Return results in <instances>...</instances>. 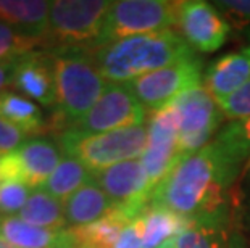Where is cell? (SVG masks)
Listing matches in <instances>:
<instances>
[{
    "label": "cell",
    "instance_id": "3",
    "mask_svg": "<svg viewBox=\"0 0 250 248\" xmlns=\"http://www.w3.org/2000/svg\"><path fill=\"white\" fill-rule=\"evenodd\" d=\"M55 77L58 113L74 124L90 108L107 87L92 54L86 49H58L50 55Z\"/></svg>",
    "mask_w": 250,
    "mask_h": 248
},
{
    "label": "cell",
    "instance_id": "25",
    "mask_svg": "<svg viewBox=\"0 0 250 248\" xmlns=\"http://www.w3.org/2000/svg\"><path fill=\"white\" fill-rule=\"evenodd\" d=\"M234 161L242 165L250 160V118L232 121L213 139Z\"/></svg>",
    "mask_w": 250,
    "mask_h": 248
},
{
    "label": "cell",
    "instance_id": "30",
    "mask_svg": "<svg viewBox=\"0 0 250 248\" xmlns=\"http://www.w3.org/2000/svg\"><path fill=\"white\" fill-rule=\"evenodd\" d=\"M26 135L18 126L0 116V155L18 150L24 144Z\"/></svg>",
    "mask_w": 250,
    "mask_h": 248
},
{
    "label": "cell",
    "instance_id": "10",
    "mask_svg": "<svg viewBox=\"0 0 250 248\" xmlns=\"http://www.w3.org/2000/svg\"><path fill=\"white\" fill-rule=\"evenodd\" d=\"M92 176L113 202L115 208L123 211L132 219L150 205L153 189L141 158L118 163Z\"/></svg>",
    "mask_w": 250,
    "mask_h": 248
},
{
    "label": "cell",
    "instance_id": "6",
    "mask_svg": "<svg viewBox=\"0 0 250 248\" xmlns=\"http://www.w3.org/2000/svg\"><path fill=\"white\" fill-rule=\"evenodd\" d=\"M178 3L169 0L111 2L97 47L136 36L169 31L171 26H176Z\"/></svg>",
    "mask_w": 250,
    "mask_h": 248
},
{
    "label": "cell",
    "instance_id": "12",
    "mask_svg": "<svg viewBox=\"0 0 250 248\" xmlns=\"http://www.w3.org/2000/svg\"><path fill=\"white\" fill-rule=\"evenodd\" d=\"M176 26L190 49L204 54H211L225 45L231 33V26L218 8L204 0L179 2Z\"/></svg>",
    "mask_w": 250,
    "mask_h": 248
},
{
    "label": "cell",
    "instance_id": "22",
    "mask_svg": "<svg viewBox=\"0 0 250 248\" xmlns=\"http://www.w3.org/2000/svg\"><path fill=\"white\" fill-rule=\"evenodd\" d=\"M18 218L33 226H37V228L52 230H63L68 226L63 203L55 197H52L44 189H36L31 192L28 202L20 211Z\"/></svg>",
    "mask_w": 250,
    "mask_h": 248
},
{
    "label": "cell",
    "instance_id": "5",
    "mask_svg": "<svg viewBox=\"0 0 250 248\" xmlns=\"http://www.w3.org/2000/svg\"><path fill=\"white\" fill-rule=\"evenodd\" d=\"M111 7L107 0H55L50 2L47 36L60 49H86L97 45L105 17Z\"/></svg>",
    "mask_w": 250,
    "mask_h": 248
},
{
    "label": "cell",
    "instance_id": "13",
    "mask_svg": "<svg viewBox=\"0 0 250 248\" xmlns=\"http://www.w3.org/2000/svg\"><path fill=\"white\" fill-rule=\"evenodd\" d=\"M10 86L45 107L57 103L55 77L50 57L33 52L15 60Z\"/></svg>",
    "mask_w": 250,
    "mask_h": 248
},
{
    "label": "cell",
    "instance_id": "18",
    "mask_svg": "<svg viewBox=\"0 0 250 248\" xmlns=\"http://www.w3.org/2000/svg\"><path fill=\"white\" fill-rule=\"evenodd\" d=\"M50 2L44 0H0V23L29 38L47 36Z\"/></svg>",
    "mask_w": 250,
    "mask_h": 248
},
{
    "label": "cell",
    "instance_id": "1",
    "mask_svg": "<svg viewBox=\"0 0 250 248\" xmlns=\"http://www.w3.org/2000/svg\"><path fill=\"white\" fill-rule=\"evenodd\" d=\"M239 166L211 140L173 168L155 187L150 205L169 210L186 219L220 210L226 207L225 191L236 179Z\"/></svg>",
    "mask_w": 250,
    "mask_h": 248
},
{
    "label": "cell",
    "instance_id": "35",
    "mask_svg": "<svg viewBox=\"0 0 250 248\" xmlns=\"http://www.w3.org/2000/svg\"><path fill=\"white\" fill-rule=\"evenodd\" d=\"M0 248H17V247H13L12 244H8L7 240H5V239H2V237H0Z\"/></svg>",
    "mask_w": 250,
    "mask_h": 248
},
{
    "label": "cell",
    "instance_id": "19",
    "mask_svg": "<svg viewBox=\"0 0 250 248\" xmlns=\"http://www.w3.org/2000/svg\"><path fill=\"white\" fill-rule=\"evenodd\" d=\"M63 208L70 228H81L105 218L115 210V205L92 177V181L65 200Z\"/></svg>",
    "mask_w": 250,
    "mask_h": 248
},
{
    "label": "cell",
    "instance_id": "21",
    "mask_svg": "<svg viewBox=\"0 0 250 248\" xmlns=\"http://www.w3.org/2000/svg\"><path fill=\"white\" fill-rule=\"evenodd\" d=\"M131 221L132 218L115 208L105 218L95 221L92 224L81 226V228H70V230L78 247L115 248L121 230Z\"/></svg>",
    "mask_w": 250,
    "mask_h": 248
},
{
    "label": "cell",
    "instance_id": "24",
    "mask_svg": "<svg viewBox=\"0 0 250 248\" xmlns=\"http://www.w3.org/2000/svg\"><path fill=\"white\" fill-rule=\"evenodd\" d=\"M0 116L23 131L26 135H34L44 131V118L41 108L31 98L17 92L5 91L0 95Z\"/></svg>",
    "mask_w": 250,
    "mask_h": 248
},
{
    "label": "cell",
    "instance_id": "32",
    "mask_svg": "<svg viewBox=\"0 0 250 248\" xmlns=\"http://www.w3.org/2000/svg\"><path fill=\"white\" fill-rule=\"evenodd\" d=\"M115 248H144L139 216L125 226V229L121 230L118 240H116Z\"/></svg>",
    "mask_w": 250,
    "mask_h": 248
},
{
    "label": "cell",
    "instance_id": "20",
    "mask_svg": "<svg viewBox=\"0 0 250 248\" xmlns=\"http://www.w3.org/2000/svg\"><path fill=\"white\" fill-rule=\"evenodd\" d=\"M139 223L144 248H162L168 242L174 240V237L184 229L189 219L178 216L169 210L148 205V208L139 214Z\"/></svg>",
    "mask_w": 250,
    "mask_h": 248
},
{
    "label": "cell",
    "instance_id": "16",
    "mask_svg": "<svg viewBox=\"0 0 250 248\" xmlns=\"http://www.w3.org/2000/svg\"><path fill=\"white\" fill-rule=\"evenodd\" d=\"M229 237L228 210L223 207L189 219L184 229L174 237L173 248H228Z\"/></svg>",
    "mask_w": 250,
    "mask_h": 248
},
{
    "label": "cell",
    "instance_id": "15",
    "mask_svg": "<svg viewBox=\"0 0 250 248\" xmlns=\"http://www.w3.org/2000/svg\"><path fill=\"white\" fill-rule=\"evenodd\" d=\"M0 237L17 248H74L70 229L52 230L26 223L18 216H0Z\"/></svg>",
    "mask_w": 250,
    "mask_h": 248
},
{
    "label": "cell",
    "instance_id": "14",
    "mask_svg": "<svg viewBox=\"0 0 250 248\" xmlns=\"http://www.w3.org/2000/svg\"><path fill=\"white\" fill-rule=\"evenodd\" d=\"M250 82V45L218 58L205 75V87L216 102L228 98Z\"/></svg>",
    "mask_w": 250,
    "mask_h": 248
},
{
    "label": "cell",
    "instance_id": "7",
    "mask_svg": "<svg viewBox=\"0 0 250 248\" xmlns=\"http://www.w3.org/2000/svg\"><path fill=\"white\" fill-rule=\"evenodd\" d=\"M171 107L178 116L179 158L184 160L210 144L225 114L208 89L202 84L181 94Z\"/></svg>",
    "mask_w": 250,
    "mask_h": 248
},
{
    "label": "cell",
    "instance_id": "34",
    "mask_svg": "<svg viewBox=\"0 0 250 248\" xmlns=\"http://www.w3.org/2000/svg\"><path fill=\"white\" fill-rule=\"evenodd\" d=\"M228 248H247L246 240L242 239V235H241V232H239V230L231 232V237H229V244H228Z\"/></svg>",
    "mask_w": 250,
    "mask_h": 248
},
{
    "label": "cell",
    "instance_id": "2",
    "mask_svg": "<svg viewBox=\"0 0 250 248\" xmlns=\"http://www.w3.org/2000/svg\"><path fill=\"white\" fill-rule=\"evenodd\" d=\"M92 57L105 81L127 84L195 55L183 36L169 29L99 45Z\"/></svg>",
    "mask_w": 250,
    "mask_h": 248
},
{
    "label": "cell",
    "instance_id": "36",
    "mask_svg": "<svg viewBox=\"0 0 250 248\" xmlns=\"http://www.w3.org/2000/svg\"><path fill=\"white\" fill-rule=\"evenodd\" d=\"M162 248H173V240H171V242H168V244H167V245H163Z\"/></svg>",
    "mask_w": 250,
    "mask_h": 248
},
{
    "label": "cell",
    "instance_id": "29",
    "mask_svg": "<svg viewBox=\"0 0 250 248\" xmlns=\"http://www.w3.org/2000/svg\"><path fill=\"white\" fill-rule=\"evenodd\" d=\"M225 118L231 121H242L250 118V82L232 95L218 102Z\"/></svg>",
    "mask_w": 250,
    "mask_h": 248
},
{
    "label": "cell",
    "instance_id": "33",
    "mask_svg": "<svg viewBox=\"0 0 250 248\" xmlns=\"http://www.w3.org/2000/svg\"><path fill=\"white\" fill-rule=\"evenodd\" d=\"M13 63L15 61H0V95L5 92V87L10 86Z\"/></svg>",
    "mask_w": 250,
    "mask_h": 248
},
{
    "label": "cell",
    "instance_id": "11",
    "mask_svg": "<svg viewBox=\"0 0 250 248\" xmlns=\"http://www.w3.org/2000/svg\"><path fill=\"white\" fill-rule=\"evenodd\" d=\"M147 126V144L141 161L146 168L150 186L155 191L158 184L181 161L176 112L171 105H168L160 112L153 113Z\"/></svg>",
    "mask_w": 250,
    "mask_h": 248
},
{
    "label": "cell",
    "instance_id": "23",
    "mask_svg": "<svg viewBox=\"0 0 250 248\" xmlns=\"http://www.w3.org/2000/svg\"><path fill=\"white\" fill-rule=\"evenodd\" d=\"M92 172H90L81 161L73 156L63 155L62 161L58 163L55 171L52 172L49 181L42 187L45 192H49L52 197L65 203L66 198L79 191L83 186H86L89 181H92Z\"/></svg>",
    "mask_w": 250,
    "mask_h": 248
},
{
    "label": "cell",
    "instance_id": "4",
    "mask_svg": "<svg viewBox=\"0 0 250 248\" xmlns=\"http://www.w3.org/2000/svg\"><path fill=\"white\" fill-rule=\"evenodd\" d=\"M147 134V124L104 134H79L66 129L60 135V149L95 174L118 163L139 160L146 150Z\"/></svg>",
    "mask_w": 250,
    "mask_h": 248
},
{
    "label": "cell",
    "instance_id": "37",
    "mask_svg": "<svg viewBox=\"0 0 250 248\" xmlns=\"http://www.w3.org/2000/svg\"><path fill=\"white\" fill-rule=\"evenodd\" d=\"M74 248H87V247H74Z\"/></svg>",
    "mask_w": 250,
    "mask_h": 248
},
{
    "label": "cell",
    "instance_id": "9",
    "mask_svg": "<svg viewBox=\"0 0 250 248\" xmlns=\"http://www.w3.org/2000/svg\"><path fill=\"white\" fill-rule=\"evenodd\" d=\"M200 79L202 63L194 57L148 73L127 84L142 107L153 114L171 105L181 94L200 86Z\"/></svg>",
    "mask_w": 250,
    "mask_h": 248
},
{
    "label": "cell",
    "instance_id": "8",
    "mask_svg": "<svg viewBox=\"0 0 250 248\" xmlns=\"http://www.w3.org/2000/svg\"><path fill=\"white\" fill-rule=\"evenodd\" d=\"M141 124H146V108L129 84L108 82L97 103L70 129L79 134H104Z\"/></svg>",
    "mask_w": 250,
    "mask_h": 248
},
{
    "label": "cell",
    "instance_id": "28",
    "mask_svg": "<svg viewBox=\"0 0 250 248\" xmlns=\"http://www.w3.org/2000/svg\"><path fill=\"white\" fill-rule=\"evenodd\" d=\"M31 192L23 182H0V216H18Z\"/></svg>",
    "mask_w": 250,
    "mask_h": 248
},
{
    "label": "cell",
    "instance_id": "17",
    "mask_svg": "<svg viewBox=\"0 0 250 248\" xmlns=\"http://www.w3.org/2000/svg\"><path fill=\"white\" fill-rule=\"evenodd\" d=\"M15 152L23 168L24 184L31 191L44 187L58 163L62 161L60 149L49 139L34 137V139L26 140Z\"/></svg>",
    "mask_w": 250,
    "mask_h": 248
},
{
    "label": "cell",
    "instance_id": "26",
    "mask_svg": "<svg viewBox=\"0 0 250 248\" xmlns=\"http://www.w3.org/2000/svg\"><path fill=\"white\" fill-rule=\"evenodd\" d=\"M42 42V39L29 38L10 28L8 24L0 23V61H15L21 57L33 54Z\"/></svg>",
    "mask_w": 250,
    "mask_h": 248
},
{
    "label": "cell",
    "instance_id": "27",
    "mask_svg": "<svg viewBox=\"0 0 250 248\" xmlns=\"http://www.w3.org/2000/svg\"><path fill=\"white\" fill-rule=\"evenodd\" d=\"M228 24L249 40L250 45V0H218L213 2Z\"/></svg>",
    "mask_w": 250,
    "mask_h": 248
},
{
    "label": "cell",
    "instance_id": "31",
    "mask_svg": "<svg viewBox=\"0 0 250 248\" xmlns=\"http://www.w3.org/2000/svg\"><path fill=\"white\" fill-rule=\"evenodd\" d=\"M0 182H23L24 174L17 152L0 155Z\"/></svg>",
    "mask_w": 250,
    "mask_h": 248
}]
</instances>
